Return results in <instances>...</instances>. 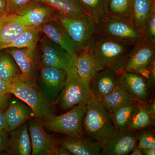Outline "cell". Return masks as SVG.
<instances>
[{"instance_id": "18", "label": "cell", "mask_w": 155, "mask_h": 155, "mask_svg": "<svg viewBox=\"0 0 155 155\" xmlns=\"http://www.w3.org/2000/svg\"><path fill=\"white\" fill-rule=\"evenodd\" d=\"M40 31L50 40L62 47L73 57L76 58L78 51L68 33L57 20L49 21L39 28Z\"/></svg>"}, {"instance_id": "2", "label": "cell", "mask_w": 155, "mask_h": 155, "mask_svg": "<svg viewBox=\"0 0 155 155\" xmlns=\"http://www.w3.org/2000/svg\"><path fill=\"white\" fill-rule=\"evenodd\" d=\"M82 126L84 136L98 142L101 148L119 130L114 124L110 112L94 97H90L87 102Z\"/></svg>"}, {"instance_id": "38", "label": "cell", "mask_w": 155, "mask_h": 155, "mask_svg": "<svg viewBox=\"0 0 155 155\" xmlns=\"http://www.w3.org/2000/svg\"><path fill=\"white\" fill-rule=\"evenodd\" d=\"M11 83L0 77V95H3L7 93V89Z\"/></svg>"}, {"instance_id": "19", "label": "cell", "mask_w": 155, "mask_h": 155, "mask_svg": "<svg viewBox=\"0 0 155 155\" xmlns=\"http://www.w3.org/2000/svg\"><path fill=\"white\" fill-rule=\"evenodd\" d=\"M58 146L64 147L75 155H100L101 145L98 142L86 138L68 136L58 140Z\"/></svg>"}, {"instance_id": "37", "label": "cell", "mask_w": 155, "mask_h": 155, "mask_svg": "<svg viewBox=\"0 0 155 155\" xmlns=\"http://www.w3.org/2000/svg\"><path fill=\"white\" fill-rule=\"evenodd\" d=\"M148 83L150 88H152L155 85V61L151 65L149 77L148 78Z\"/></svg>"}, {"instance_id": "7", "label": "cell", "mask_w": 155, "mask_h": 155, "mask_svg": "<svg viewBox=\"0 0 155 155\" xmlns=\"http://www.w3.org/2000/svg\"><path fill=\"white\" fill-rule=\"evenodd\" d=\"M99 34L134 46L143 40L142 33L130 19L107 16Z\"/></svg>"}, {"instance_id": "35", "label": "cell", "mask_w": 155, "mask_h": 155, "mask_svg": "<svg viewBox=\"0 0 155 155\" xmlns=\"http://www.w3.org/2000/svg\"><path fill=\"white\" fill-rule=\"evenodd\" d=\"M8 134L5 130H0V153L7 152L8 149Z\"/></svg>"}, {"instance_id": "1", "label": "cell", "mask_w": 155, "mask_h": 155, "mask_svg": "<svg viewBox=\"0 0 155 155\" xmlns=\"http://www.w3.org/2000/svg\"><path fill=\"white\" fill-rule=\"evenodd\" d=\"M134 46L98 34L88 51L97 71L110 69L120 75Z\"/></svg>"}, {"instance_id": "12", "label": "cell", "mask_w": 155, "mask_h": 155, "mask_svg": "<svg viewBox=\"0 0 155 155\" xmlns=\"http://www.w3.org/2000/svg\"><path fill=\"white\" fill-rule=\"evenodd\" d=\"M57 14L50 7L32 1L22 11L13 14L18 22L27 27H40L46 22L55 20Z\"/></svg>"}, {"instance_id": "33", "label": "cell", "mask_w": 155, "mask_h": 155, "mask_svg": "<svg viewBox=\"0 0 155 155\" xmlns=\"http://www.w3.org/2000/svg\"><path fill=\"white\" fill-rule=\"evenodd\" d=\"M142 33L144 40L155 45V11L147 21Z\"/></svg>"}, {"instance_id": "20", "label": "cell", "mask_w": 155, "mask_h": 155, "mask_svg": "<svg viewBox=\"0 0 155 155\" xmlns=\"http://www.w3.org/2000/svg\"><path fill=\"white\" fill-rule=\"evenodd\" d=\"M9 144L7 153L11 155H29L31 142L27 124H22L9 133Z\"/></svg>"}, {"instance_id": "5", "label": "cell", "mask_w": 155, "mask_h": 155, "mask_svg": "<svg viewBox=\"0 0 155 155\" xmlns=\"http://www.w3.org/2000/svg\"><path fill=\"white\" fill-rule=\"evenodd\" d=\"M86 108L87 103H81L65 114L50 116L42 123L50 131L71 137H84L82 122Z\"/></svg>"}, {"instance_id": "41", "label": "cell", "mask_w": 155, "mask_h": 155, "mask_svg": "<svg viewBox=\"0 0 155 155\" xmlns=\"http://www.w3.org/2000/svg\"><path fill=\"white\" fill-rule=\"evenodd\" d=\"M7 14V0H0V17Z\"/></svg>"}, {"instance_id": "25", "label": "cell", "mask_w": 155, "mask_h": 155, "mask_svg": "<svg viewBox=\"0 0 155 155\" xmlns=\"http://www.w3.org/2000/svg\"><path fill=\"white\" fill-rule=\"evenodd\" d=\"M140 105L139 103L134 101L111 112L114 124L118 129H127L134 115L139 108Z\"/></svg>"}, {"instance_id": "6", "label": "cell", "mask_w": 155, "mask_h": 155, "mask_svg": "<svg viewBox=\"0 0 155 155\" xmlns=\"http://www.w3.org/2000/svg\"><path fill=\"white\" fill-rule=\"evenodd\" d=\"M91 97V82L81 78L75 67L67 72L65 85L56 103L64 110L68 111L79 104L87 103Z\"/></svg>"}, {"instance_id": "17", "label": "cell", "mask_w": 155, "mask_h": 155, "mask_svg": "<svg viewBox=\"0 0 155 155\" xmlns=\"http://www.w3.org/2000/svg\"><path fill=\"white\" fill-rule=\"evenodd\" d=\"M91 83L93 97L101 102L120 84L119 75L110 69L100 70L96 72Z\"/></svg>"}, {"instance_id": "32", "label": "cell", "mask_w": 155, "mask_h": 155, "mask_svg": "<svg viewBox=\"0 0 155 155\" xmlns=\"http://www.w3.org/2000/svg\"><path fill=\"white\" fill-rule=\"evenodd\" d=\"M137 146L143 148H155L154 133L150 127L137 131Z\"/></svg>"}, {"instance_id": "39", "label": "cell", "mask_w": 155, "mask_h": 155, "mask_svg": "<svg viewBox=\"0 0 155 155\" xmlns=\"http://www.w3.org/2000/svg\"><path fill=\"white\" fill-rule=\"evenodd\" d=\"M148 110L152 117L155 120V99L149 101L147 103Z\"/></svg>"}, {"instance_id": "8", "label": "cell", "mask_w": 155, "mask_h": 155, "mask_svg": "<svg viewBox=\"0 0 155 155\" xmlns=\"http://www.w3.org/2000/svg\"><path fill=\"white\" fill-rule=\"evenodd\" d=\"M37 48L40 63L43 66L69 71L76 67V58L44 35L40 36Z\"/></svg>"}, {"instance_id": "3", "label": "cell", "mask_w": 155, "mask_h": 155, "mask_svg": "<svg viewBox=\"0 0 155 155\" xmlns=\"http://www.w3.org/2000/svg\"><path fill=\"white\" fill-rule=\"evenodd\" d=\"M7 92L27 104L33 111L35 117L42 122L55 115L54 104L39 91L34 79L21 75L10 84Z\"/></svg>"}, {"instance_id": "14", "label": "cell", "mask_w": 155, "mask_h": 155, "mask_svg": "<svg viewBox=\"0 0 155 155\" xmlns=\"http://www.w3.org/2000/svg\"><path fill=\"white\" fill-rule=\"evenodd\" d=\"M6 49L19 67L21 75L36 80L40 65L37 48H9Z\"/></svg>"}, {"instance_id": "44", "label": "cell", "mask_w": 155, "mask_h": 155, "mask_svg": "<svg viewBox=\"0 0 155 155\" xmlns=\"http://www.w3.org/2000/svg\"><path fill=\"white\" fill-rule=\"evenodd\" d=\"M130 154L131 155H143L141 150L137 147H135L134 149L130 153Z\"/></svg>"}, {"instance_id": "23", "label": "cell", "mask_w": 155, "mask_h": 155, "mask_svg": "<svg viewBox=\"0 0 155 155\" xmlns=\"http://www.w3.org/2000/svg\"><path fill=\"white\" fill-rule=\"evenodd\" d=\"M154 11L155 0H131L130 19L141 31Z\"/></svg>"}, {"instance_id": "10", "label": "cell", "mask_w": 155, "mask_h": 155, "mask_svg": "<svg viewBox=\"0 0 155 155\" xmlns=\"http://www.w3.org/2000/svg\"><path fill=\"white\" fill-rule=\"evenodd\" d=\"M155 61V45L143 39L134 46L125 63L123 71L138 73L147 80L151 65Z\"/></svg>"}, {"instance_id": "21", "label": "cell", "mask_w": 155, "mask_h": 155, "mask_svg": "<svg viewBox=\"0 0 155 155\" xmlns=\"http://www.w3.org/2000/svg\"><path fill=\"white\" fill-rule=\"evenodd\" d=\"M27 27L17 22L13 14L0 17V51L7 48Z\"/></svg>"}, {"instance_id": "11", "label": "cell", "mask_w": 155, "mask_h": 155, "mask_svg": "<svg viewBox=\"0 0 155 155\" xmlns=\"http://www.w3.org/2000/svg\"><path fill=\"white\" fill-rule=\"evenodd\" d=\"M28 129L31 142L32 155H54L58 146V140L46 132L39 120H29Z\"/></svg>"}, {"instance_id": "36", "label": "cell", "mask_w": 155, "mask_h": 155, "mask_svg": "<svg viewBox=\"0 0 155 155\" xmlns=\"http://www.w3.org/2000/svg\"><path fill=\"white\" fill-rule=\"evenodd\" d=\"M11 94L7 93L0 95V111L5 112L7 110L11 100Z\"/></svg>"}, {"instance_id": "28", "label": "cell", "mask_w": 155, "mask_h": 155, "mask_svg": "<svg viewBox=\"0 0 155 155\" xmlns=\"http://www.w3.org/2000/svg\"><path fill=\"white\" fill-rule=\"evenodd\" d=\"M155 120L151 116L147 104H140L139 108L131 119L127 129L138 131L154 126Z\"/></svg>"}, {"instance_id": "26", "label": "cell", "mask_w": 155, "mask_h": 155, "mask_svg": "<svg viewBox=\"0 0 155 155\" xmlns=\"http://www.w3.org/2000/svg\"><path fill=\"white\" fill-rule=\"evenodd\" d=\"M39 28L40 27H27L14 41L8 46L7 48H15L36 49L41 36Z\"/></svg>"}, {"instance_id": "27", "label": "cell", "mask_w": 155, "mask_h": 155, "mask_svg": "<svg viewBox=\"0 0 155 155\" xmlns=\"http://www.w3.org/2000/svg\"><path fill=\"white\" fill-rule=\"evenodd\" d=\"M78 74L82 79L91 82L97 72L94 63L88 51L78 52L75 67Z\"/></svg>"}, {"instance_id": "40", "label": "cell", "mask_w": 155, "mask_h": 155, "mask_svg": "<svg viewBox=\"0 0 155 155\" xmlns=\"http://www.w3.org/2000/svg\"><path fill=\"white\" fill-rule=\"evenodd\" d=\"M54 155H72V153L64 147L58 146L56 148Z\"/></svg>"}, {"instance_id": "4", "label": "cell", "mask_w": 155, "mask_h": 155, "mask_svg": "<svg viewBox=\"0 0 155 155\" xmlns=\"http://www.w3.org/2000/svg\"><path fill=\"white\" fill-rule=\"evenodd\" d=\"M55 19L65 28L78 52L88 51L99 34L102 22L87 14L77 18L57 14Z\"/></svg>"}, {"instance_id": "31", "label": "cell", "mask_w": 155, "mask_h": 155, "mask_svg": "<svg viewBox=\"0 0 155 155\" xmlns=\"http://www.w3.org/2000/svg\"><path fill=\"white\" fill-rule=\"evenodd\" d=\"M87 14L102 21L107 16L106 10L108 0H78Z\"/></svg>"}, {"instance_id": "42", "label": "cell", "mask_w": 155, "mask_h": 155, "mask_svg": "<svg viewBox=\"0 0 155 155\" xmlns=\"http://www.w3.org/2000/svg\"><path fill=\"white\" fill-rule=\"evenodd\" d=\"M6 124L4 112L0 111V130H5Z\"/></svg>"}, {"instance_id": "22", "label": "cell", "mask_w": 155, "mask_h": 155, "mask_svg": "<svg viewBox=\"0 0 155 155\" xmlns=\"http://www.w3.org/2000/svg\"><path fill=\"white\" fill-rule=\"evenodd\" d=\"M47 5L56 14L71 18H77L86 14L78 0H35Z\"/></svg>"}, {"instance_id": "15", "label": "cell", "mask_w": 155, "mask_h": 155, "mask_svg": "<svg viewBox=\"0 0 155 155\" xmlns=\"http://www.w3.org/2000/svg\"><path fill=\"white\" fill-rule=\"evenodd\" d=\"M119 79L120 84L137 102L147 104L150 88L146 78L135 72H124L119 75Z\"/></svg>"}, {"instance_id": "29", "label": "cell", "mask_w": 155, "mask_h": 155, "mask_svg": "<svg viewBox=\"0 0 155 155\" xmlns=\"http://www.w3.org/2000/svg\"><path fill=\"white\" fill-rule=\"evenodd\" d=\"M21 75V71L11 56L7 53H0V77L11 83Z\"/></svg>"}, {"instance_id": "13", "label": "cell", "mask_w": 155, "mask_h": 155, "mask_svg": "<svg viewBox=\"0 0 155 155\" xmlns=\"http://www.w3.org/2000/svg\"><path fill=\"white\" fill-rule=\"evenodd\" d=\"M137 146V131L119 129L101 148V155H128Z\"/></svg>"}, {"instance_id": "43", "label": "cell", "mask_w": 155, "mask_h": 155, "mask_svg": "<svg viewBox=\"0 0 155 155\" xmlns=\"http://www.w3.org/2000/svg\"><path fill=\"white\" fill-rule=\"evenodd\" d=\"M140 150L143 155H155V148H143Z\"/></svg>"}, {"instance_id": "30", "label": "cell", "mask_w": 155, "mask_h": 155, "mask_svg": "<svg viewBox=\"0 0 155 155\" xmlns=\"http://www.w3.org/2000/svg\"><path fill=\"white\" fill-rule=\"evenodd\" d=\"M131 3V0H108L107 16L130 19Z\"/></svg>"}, {"instance_id": "24", "label": "cell", "mask_w": 155, "mask_h": 155, "mask_svg": "<svg viewBox=\"0 0 155 155\" xmlns=\"http://www.w3.org/2000/svg\"><path fill=\"white\" fill-rule=\"evenodd\" d=\"M134 101H136L120 84L101 102L104 107L111 113L122 106Z\"/></svg>"}, {"instance_id": "16", "label": "cell", "mask_w": 155, "mask_h": 155, "mask_svg": "<svg viewBox=\"0 0 155 155\" xmlns=\"http://www.w3.org/2000/svg\"><path fill=\"white\" fill-rule=\"evenodd\" d=\"M4 116L5 130L8 133L35 117L31 108L17 97L11 99L8 107L4 112Z\"/></svg>"}, {"instance_id": "34", "label": "cell", "mask_w": 155, "mask_h": 155, "mask_svg": "<svg viewBox=\"0 0 155 155\" xmlns=\"http://www.w3.org/2000/svg\"><path fill=\"white\" fill-rule=\"evenodd\" d=\"M34 0H7V14H16Z\"/></svg>"}, {"instance_id": "9", "label": "cell", "mask_w": 155, "mask_h": 155, "mask_svg": "<svg viewBox=\"0 0 155 155\" xmlns=\"http://www.w3.org/2000/svg\"><path fill=\"white\" fill-rule=\"evenodd\" d=\"M67 72L61 68L40 65L35 80L38 87L39 91L54 104L65 85Z\"/></svg>"}]
</instances>
